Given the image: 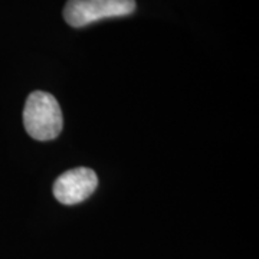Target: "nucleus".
<instances>
[{
	"instance_id": "1",
	"label": "nucleus",
	"mask_w": 259,
	"mask_h": 259,
	"mask_svg": "<svg viewBox=\"0 0 259 259\" xmlns=\"http://www.w3.org/2000/svg\"><path fill=\"white\" fill-rule=\"evenodd\" d=\"M23 124L28 134L37 141L55 140L64 125L62 111L52 94L33 91L23 110Z\"/></svg>"
},
{
	"instance_id": "2",
	"label": "nucleus",
	"mask_w": 259,
	"mask_h": 259,
	"mask_svg": "<svg viewBox=\"0 0 259 259\" xmlns=\"http://www.w3.org/2000/svg\"><path fill=\"white\" fill-rule=\"evenodd\" d=\"M136 10V0H68L64 18L72 28H85L98 20L124 18Z\"/></svg>"
},
{
	"instance_id": "3",
	"label": "nucleus",
	"mask_w": 259,
	"mask_h": 259,
	"mask_svg": "<svg viewBox=\"0 0 259 259\" xmlns=\"http://www.w3.org/2000/svg\"><path fill=\"white\" fill-rule=\"evenodd\" d=\"M98 177L87 167H76L58 177L54 183V196L62 204H76L87 200L95 192Z\"/></svg>"
}]
</instances>
